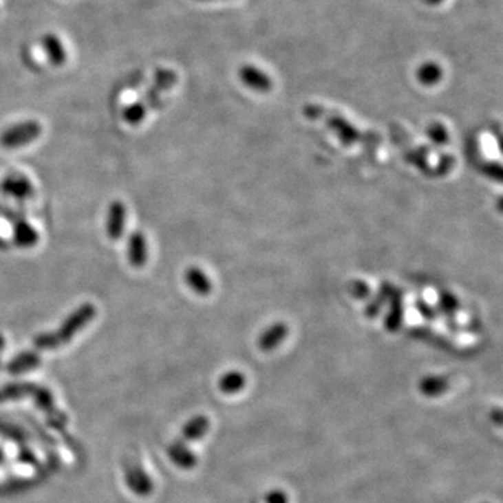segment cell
Masks as SVG:
<instances>
[{
	"mask_svg": "<svg viewBox=\"0 0 503 503\" xmlns=\"http://www.w3.org/2000/svg\"><path fill=\"white\" fill-rule=\"evenodd\" d=\"M97 314V309L93 303H84L74 309L61 325L56 332L39 334L35 339V345L39 348H55L63 343L70 341L76 333L83 330Z\"/></svg>",
	"mask_w": 503,
	"mask_h": 503,
	"instance_id": "1",
	"label": "cell"
},
{
	"mask_svg": "<svg viewBox=\"0 0 503 503\" xmlns=\"http://www.w3.org/2000/svg\"><path fill=\"white\" fill-rule=\"evenodd\" d=\"M42 131L36 120H27L6 129L0 136V143L6 149H20L36 140Z\"/></svg>",
	"mask_w": 503,
	"mask_h": 503,
	"instance_id": "2",
	"label": "cell"
},
{
	"mask_svg": "<svg viewBox=\"0 0 503 503\" xmlns=\"http://www.w3.org/2000/svg\"><path fill=\"white\" fill-rule=\"evenodd\" d=\"M126 206L119 200L112 202L107 215V234L112 241H118L122 238L126 228Z\"/></svg>",
	"mask_w": 503,
	"mask_h": 503,
	"instance_id": "3",
	"label": "cell"
},
{
	"mask_svg": "<svg viewBox=\"0 0 503 503\" xmlns=\"http://www.w3.org/2000/svg\"><path fill=\"white\" fill-rule=\"evenodd\" d=\"M239 78L246 87L257 91V93H268L272 87L271 78L264 72L252 65H245L241 67Z\"/></svg>",
	"mask_w": 503,
	"mask_h": 503,
	"instance_id": "4",
	"label": "cell"
},
{
	"mask_svg": "<svg viewBox=\"0 0 503 503\" xmlns=\"http://www.w3.org/2000/svg\"><path fill=\"white\" fill-rule=\"evenodd\" d=\"M127 257L131 266L143 267L149 259L147 239L140 231L131 233L127 244Z\"/></svg>",
	"mask_w": 503,
	"mask_h": 503,
	"instance_id": "5",
	"label": "cell"
},
{
	"mask_svg": "<svg viewBox=\"0 0 503 503\" xmlns=\"http://www.w3.org/2000/svg\"><path fill=\"white\" fill-rule=\"evenodd\" d=\"M185 281L188 287L197 295L206 297L211 292L213 284L207 274L197 266H191L185 271Z\"/></svg>",
	"mask_w": 503,
	"mask_h": 503,
	"instance_id": "6",
	"label": "cell"
},
{
	"mask_svg": "<svg viewBox=\"0 0 503 503\" xmlns=\"http://www.w3.org/2000/svg\"><path fill=\"white\" fill-rule=\"evenodd\" d=\"M288 328L284 323H272L270 328H267L260 339H259V347L261 351H272L276 350L287 337Z\"/></svg>",
	"mask_w": 503,
	"mask_h": 503,
	"instance_id": "7",
	"label": "cell"
},
{
	"mask_svg": "<svg viewBox=\"0 0 503 503\" xmlns=\"http://www.w3.org/2000/svg\"><path fill=\"white\" fill-rule=\"evenodd\" d=\"M2 191L13 197L25 199L32 193V185L23 176H10L3 180Z\"/></svg>",
	"mask_w": 503,
	"mask_h": 503,
	"instance_id": "8",
	"label": "cell"
},
{
	"mask_svg": "<svg viewBox=\"0 0 503 503\" xmlns=\"http://www.w3.org/2000/svg\"><path fill=\"white\" fill-rule=\"evenodd\" d=\"M14 242L20 248H32L38 239L39 235L34 226H31L27 221H19L14 224Z\"/></svg>",
	"mask_w": 503,
	"mask_h": 503,
	"instance_id": "9",
	"label": "cell"
},
{
	"mask_svg": "<svg viewBox=\"0 0 503 503\" xmlns=\"http://www.w3.org/2000/svg\"><path fill=\"white\" fill-rule=\"evenodd\" d=\"M43 48H45V51H47L48 58H50V61L54 65H62V63H65V61H66V51H65L63 45H62V42L59 41L58 36H55L52 34L45 35V38H43Z\"/></svg>",
	"mask_w": 503,
	"mask_h": 503,
	"instance_id": "10",
	"label": "cell"
},
{
	"mask_svg": "<svg viewBox=\"0 0 503 503\" xmlns=\"http://www.w3.org/2000/svg\"><path fill=\"white\" fill-rule=\"evenodd\" d=\"M442 77H443V70H442L440 65H438L435 62H427V63L421 65V67L417 72L418 81L427 87H432V85L440 83Z\"/></svg>",
	"mask_w": 503,
	"mask_h": 503,
	"instance_id": "11",
	"label": "cell"
},
{
	"mask_svg": "<svg viewBox=\"0 0 503 503\" xmlns=\"http://www.w3.org/2000/svg\"><path fill=\"white\" fill-rule=\"evenodd\" d=\"M449 389V382L443 376H428L420 383V390L428 397H436L443 394Z\"/></svg>",
	"mask_w": 503,
	"mask_h": 503,
	"instance_id": "12",
	"label": "cell"
},
{
	"mask_svg": "<svg viewBox=\"0 0 503 503\" xmlns=\"http://www.w3.org/2000/svg\"><path fill=\"white\" fill-rule=\"evenodd\" d=\"M245 386V376L241 372H230L221 378L220 387L225 393H237Z\"/></svg>",
	"mask_w": 503,
	"mask_h": 503,
	"instance_id": "13",
	"label": "cell"
},
{
	"mask_svg": "<svg viewBox=\"0 0 503 503\" xmlns=\"http://www.w3.org/2000/svg\"><path fill=\"white\" fill-rule=\"evenodd\" d=\"M147 108L145 107V104L142 101L134 103L131 105H129L125 111H123V119L129 123V125H139L145 116L147 115Z\"/></svg>",
	"mask_w": 503,
	"mask_h": 503,
	"instance_id": "14",
	"label": "cell"
},
{
	"mask_svg": "<svg viewBox=\"0 0 503 503\" xmlns=\"http://www.w3.org/2000/svg\"><path fill=\"white\" fill-rule=\"evenodd\" d=\"M428 137L432 142H435L438 145H443L449 139L445 126L440 123H434L428 127Z\"/></svg>",
	"mask_w": 503,
	"mask_h": 503,
	"instance_id": "15",
	"label": "cell"
},
{
	"mask_svg": "<svg viewBox=\"0 0 503 503\" xmlns=\"http://www.w3.org/2000/svg\"><path fill=\"white\" fill-rule=\"evenodd\" d=\"M401 317H403V309L400 306V301H396V308L390 310L389 317L386 320L387 329L389 330H397V328L400 326V322H401Z\"/></svg>",
	"mask_w": 503,
	"mask_h": 503,
	"instance_id": "16",
	"label": "cell"
},
{
	"mask_svg": "<svg viewBox=\"0 0 503 503\" xmlns=\"http://www.w3.org/2000/svg\"><path fill=\"white\" fill-rule=\"evenodd\" d=\"M267 503H287V497L281 491H274L266 497Z\"/></svg>",
	"mask_w": 503,
	"mask_h": 503,
	"instance_id": "17",
	"label": "cell"
},
{
	"mask_svg": "<svg viewBox=\"0 0 503 503\" xmlns=\"http://www.w3.org/2000/svg\"><path fill=\"white\" fill-rule=\"evenodd\" d=\"M440 305L447 310V309H456V306H457V301H456V298L453 297V295H450V294H447V295H445V297H442V299H440Z\"/></svg>",
	"mask_w": 503,
	"mask_h": 503,
	"instance_id": "18",
	"label": "cell"
},
{
	"mask_svg": "<svg viewBox=\"0 0 503 503\" xmlns=\"http://www.w3.org/2000/svg\"><path fill=\"white\" fill-rule=\"evenodd\" d=\"M495 418H496V422H497V425H500V424H502V420H500V409H496V413H495Z\"/></svg>",
	"mask_w": 503,
	"mask_h": 503,
	"instance_id": "19",
	"label": "cell"
},
{
	"mask_svg": "<svg viewBox=\"0 0 503 503\" xmlns=\"http://www.w3.org/2000/svg\"><path fill=\"white\" fill-rule=\"evenodd\" d=\"M428 2H429V3H434V5H435V3H439V2H442V0H428Z\"/></svg>",
	"mask_w": 503,
	"mask_h": 503,
	"instance_id": "20",
	"label": "cell"
},
{
	"mask_svg": "<svg viewBox=\"0 0 503 503\" xmlns=\"http://www.w3.org/2000/svg\"><path fill=\"white\" fill-rule=\"evenodd\" d=\"M257 503H267V502H266V499H264V500H260V502H257Z\"/></svg>",
	"mask_w": 503,
	"mask_h": 503,
	"instance_id": "21",
	"label": "cell"
}]
</instances>
